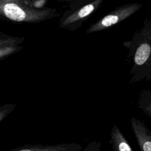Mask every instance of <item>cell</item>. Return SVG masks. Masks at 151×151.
I'll use <instances>...</instances> for the list:
<instances>
[{
    "label": "cell",
    "instance_id": "obj_11",
    "mask_svg": "<svg viewBox=\"0 0 151 151\" xmlns=\"http://www.w3.org/2000/svg\"><path fill=\"white\" fill-rule=\"evenodd\" d=\"M24 2L31 7L35 9H42L47 2L46 0H24Z\"/></svg>",
    "mask_w": 151,
    "mask_h": 151
},
{
    "label": "cell",
    "instance_id": "obj_9",
    "mask_svg": "<svg viewBox=\"0 0 151 151\" xmlns=\"http://www.w3.org/2000/svg\"><path fill=\"white\" fill-rule=\"evenodd\" d=\"M138 104L143 112L151 117V92L150 91L144 90L140 93Z\"/></svg>",
    "mask_w": 151,
    "mask_h": 151
},
{
    "label": "cell",
    "instance_id": "obj_2",
    "mask_svg": "<svg viewBox=\"0 0 151 151\" xmlns=\"http://www.w3.org/2000/svg\"><path fill=\"white\" fill-rule=\"evenodd\" d=\"M0 15L6 20L28 24L39 23L58 16L55 8L35 9L26 4L24 0H1Z\"/></svg>",
    "mask_w": 151,
    "mask_h": 151
},
{
    "label": "cell",
    "instance_id": "obj_7",
    "mask_svg": "<svg viewBox=\"0 0 151 151\" xmlns=\"http://www.w3.org/2000/svg\"><path fill=\"white\" fill-rule=\"evenodd\" d=\"M24 37H12L2 32H0V60L1 61L11 55L21 51L23 47L19 45L24 41Z\"/></svg>",
    "mask_w": 151,
    "mask_h": 151
},
{
    "label": "cell",
    "instance_id": "obj_6",
    "mask_svg": "<svg viewBox=\"0 0 151 151\" xmlns=\"http://www.w3.org/2000/svg\"><path fill=\"white\" fill-rule=\"evenodd\" d=\"M83 146L78 143H60L56 145H25L8 151H80Z\"/></svg>",
    "mask_w": 151,
    "mask_h": 151
},
{
    "label": "cell",
    "instance_id": "obj_5",
    "mask_svg": "<svg viewBox=\"0 0 151 151\" xmlns=\"http://www.w3.org/2000/svg\"><path fill=\"white\" fill-rule=\"evenodd\" d=\"M131 127L141 151H151V131L134 117L131 119Z\"/></svg>",
    "mask_w": 151,
    "mask_h": 151
},
{
    "label": "cell",
    "instance_id": "obj_12",
    "mask_svg": "<svg viewBox=\"0 0 151 151\" xmlns=\"http://www.w3.org/2000/svg\"><path fill=\"white\" fill-rule=\"evenodd\" d=\"M101 142L93 140L89 143L83 151H101Z\"/></svg>",
    "mask_w": 151,
    "mask_h": 151
},
{
    "label": "cell",
    "instance_id": "obj_1",
    "mask_svg": "<svg viewBox=\"0 0 151 151\" xmlns=\"http://www.w3.org/2000/svg\"><path fill=\"white\" fill-rule=\"evenodd\" d=\"M124 44L129 49V57L132 61L131 81L151 80V19H146L132 40Z\"/></svg>",
    "mask_w": 151,
    "mask_h": 151
},
{
    "label": "cell",
    "instance_id": "obj_3",
    "mask_svg": "<svg viewBox=\"0 0 151 151\" xmlns=\"http://www.w3.org/2000/svg\"><path fill=\"white\" fill-rule=\"evenodd\" d=\"M103 2V0L88 1L80 6L65 11L60 19V28L70 31L77 29L101 6Z\"/></svg>",
    "mask_w": 151,
    "mask_h": 151
},
{
    "label": "cell",
    "instance_id": "obj_8",
    "mask_svg": "<svg viewBox=\"0 0 151 151\" xmlns=\"http://www.w3.org/2000/svg\"><path fill=\"white\" fill-rule=\"evenodd\" d=\"M113 151H134L128 141L116 125H113L111 130V139L110 141Z\"/></svg>",
    "mask_w": 151,
    "mask_h": 151
},
{
    "label": "cell",
    "instance_id": "obj_10",
    "mask_svg": "<svg viewBox=\"0 0 151 151\" xmlns=\"http://www.w3.org/2000/svg\"><path fill=\"white\" fill-rule=\"evenodd\" d=\"M15 108L14 104H6L0 107V122H2Z\"/></svg>",
    "mask_w": 151,
    "mask_h": 151
},
{
    "label": "cell",
    "instance_id": "obj_4",
    "mask_svg": "<svg viewBox=\"0 0 151 151\" xmlns=\"http://www.w3.org/2000/svg\"><path fill=\"white\" fill-rule=\"evenodd\" d=\"M142 6L141 4L133 3L117 7L95 23L91 24L86 30V33L91 34L110 28L136 13Z\"/></svg>",
    "mask_w": 151,
    "mask_h": 151
}]
</instances>
